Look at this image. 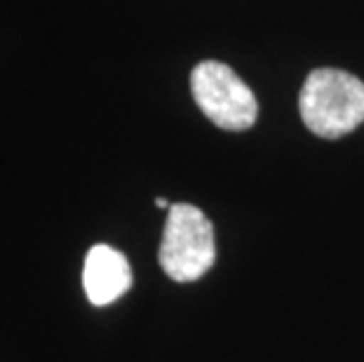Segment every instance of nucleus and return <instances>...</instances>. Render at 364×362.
Wrapping results in <instances>:
<instances>
[{"label": "nucleus", "instance_id": "nucleus-3", "mask_svg": "<svg viewBox=\"0 0 364 362\" xmlns=\"http://www.w3.org/2000/svg\"><path fill=\"white\" fill-rule=\"evenodd\" d=\"M191 92L216 127L242 132L257 122L259 104L254 92L230 66L221 61H200L191 73Z\"/></svg>", "mask_w": 364, "mask_h": 362}, {"label": "nucleus", "instance_id": "nucleus-5", "mask_svg": "<svg viewBox=\"0 0 364 362\" xmlns=\"http://www.w3.org/2000/svg\"><path fill=\"white\" fill-rule=\"evenodd\" d=\"M156 205H158V207H162V210H169V207H172V205L167 203L165 198H156Z\"/></svg>", "mask_w": 364, "mask_h": 362}, {"label": "nucleus", "instance_id": "nucleus-4", "mask_svg": "<svg viewBox=\"0 0 364 362\" xmlns=\"http://www.w3.org/2000/svg\"><path fill=\"white\" fill-rule=\"evenodd\" d=\"M82 287L95 306L118 302L132 287V268L127 257L108 245H95L85 257Z\"/></svg>", "mask_w": 364, "mask_h": 362}, {"label": "nucleus", "instance_id": "nucleus-1", "mask_svg": "<svg viewBox=\"0 0 364 362\" xmlns=\"http://www.w3.org/2000/svg\"><path fill=\"white\" fill-rule=\"evenodd\" d=\"M304 125L322 139H338L364 122V82L341 68H315L299 95Z\"/></svg>", "mask_w": 364, "mask_h": 362}, {"label": "nucleus", "instance_id": "nucleus-2", "mask_svg": "<svg viewBox=\"0 0 364 362\" xmlns=\"http://www.w3.org/2000/svg\"><path fill=\"white\" fill-rule=\"evenodd\" d=\"M160 266L174 282H193L214 266V226L196 205L169 207L162 233Z\"/></svg>", "mask_w": 364, "mask_h": 362}]
</instances>
